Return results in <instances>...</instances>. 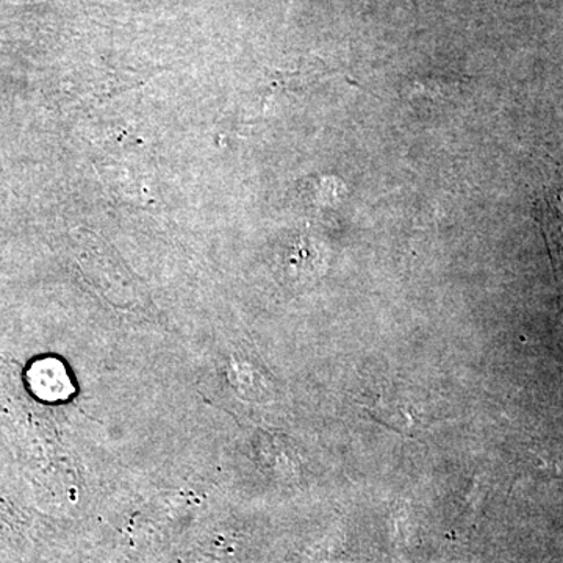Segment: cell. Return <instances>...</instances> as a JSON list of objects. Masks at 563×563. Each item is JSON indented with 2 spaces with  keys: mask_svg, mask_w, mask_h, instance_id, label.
Here are the masks:
<instances>
[{
  "mask_svg": "<svg viewBox=\"0 0 563 563\" xmlns=\"http://www.w3.org/2000/svg\"><path fill=\"white\" fill-rule=\"evenodd\" d=\"M365 409L374 420L406 437L418 435L426 426L424 410L402 393L379 395Z\"/></svg>",
  "mask_w": 563,
  "mask_h": 563,
  "instance_id": "obj_1",
  "label": "cell"
},
{
  "mask_svg": "<svg viewBox=\"0 0 563 563\" xmlns=\"http://www.w3.org/2000/svg\"><path fill=\"white\" fill-rule=\"evenodd\" d=\"M533 217L542 229L555 276L563 284V196L548 192L537 199Z\"/></svg>",
  "mask_w": 563,
  "mask_h": 563,
  "instance_id": "obj_2",
  "label": "cell"
},
{
  "mask_svg": "<svg viewBox=\"0 0 563 563\" xmlns=\"http://www.w3.org/2000/svg\"><path fill=\"white\" fill-rule=\"evenodd\" d=\"M533 465L539 473L547 474L554 479H563V448L562 450H547L543 453H537Z\"/></svg>",
  "mask_w": 563,
  "mask_h": 563,
  "instance_id": "obj_3",
  "label": "cell"
}]
</instances>
